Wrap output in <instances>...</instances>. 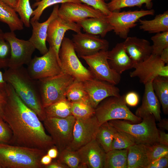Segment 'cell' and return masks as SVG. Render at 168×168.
Listing matches in <instances>:
<instances>
[{
    "mask_svg": "<svg viewBox=\"0 0 168 168\" xmlns=\"http://www.w3.org/2000/svg\"><path fill=\"white\" fill-rule=\"evenodd\" d=\"M7 96L2 118L12 133L11 144L47 151L54 146L36 114L20 99L7 83Z\"/></svg>",
    "mask_w": 168,
    "mask_h": 168,
    "instance_id": "cell-1",
    "label": "cell"
},
{
    "mask_svg": "<svg viewBox=\"0 0 168 168\" xmlns=\"http://www.w3.org/2000/svg\"><path fill=\"white\" fill-rule=\"evenodd\" d=\"M3 74L6 82L12 86L23 102L43 121L46 116L41 100L37 80L30 77L23 66L16 68H8Z\"/></svg>",
    "mask_w": 168,
    "mask_h": 168,
    "instance_id": "cell-2",
    "label": "cell"
},
{
    "mask_svg": "<svg viewBox=\"0 0 168 168\" xmlns=\"http://www.w3.org/2000/svg\"><path fill=\"white\" fill-rule=\"evenodd\" d=\"M47 151L9 144L0 143L2 168H43L42 157Z\"/></svg>",
    "mask_w": 168,
    "mask_h": 168,
    "instance_id": "cell-3",
    "label": "cell"
},
{
    "mask_svg": "<svg viewBox=\"0 0 168 168\" xmlns=\"http://www.w3.org/2000/svg\"><path fill=\"white\" fill-rule=\"evenodd\" d=\"M153 115L142 119V121L136 124L120 119L108 121L116 130L124 132L129 135L136 144L151 145L159 142V132Z\"/></svg>",
    "mask_w": 168,
    "mask_h": 168,
    "instance_id": "cell-4",
    "label": "cell"
},
{
    "mask_svg": "<svg viewBox=\"0 0 168 168\" xmlns=\"http://www.w3.org/2000/svg\"><path fill=\"white\" fill-rule=\"evenodd\" d=\"M95 115L100 125L115 119H124L133 124L139 123L142 120L127 107L124 95L109 97L104 100L95 109Z\"/></svg>",
    "mask_w": 168,
    "mask_h": 168,
    "instance_id": "cell-5",
    "label": "cell"
},
{
    "mask_svg": "<svg viewBox=\"0 0 168 168\" xmlns=\"http://www.w3.org/2000/svg\"><path fill=\"white\" fill-rule=\"evenodd\" d=\"M75 80L72 77L63 72L37 80L43 107L66 98L67 90Z\"/></svg>",
    "mask_w": 168,
    "mask_h": 168,
    "instance_id": "cell-6",
    "label": "cell"
},
{
    "mask_svg": "<svg viewBox=\"0 0 168 168\" xmlns=\"http://www.w3.org/2000/svg\"><path fill=\"white\" fill-rule=\"evenodd\" d=\"M58 56L62 72L82 82L95 78L91 71L81 63L77 55L72 40L68 38H63Z\"/></svg>",
    "mask_w": 168,
    "mask_h": 168,
    "instance_id": "cell-7",
    "label": "cell"
},
{
    "mask_svg": "<svg viewBox=\"0 0 168 168\" xmlns=\"http://www.w3.org/2000/svg\"><path fill=\"white\" fill-rule=\"evenodd\" d=\"M76 119L71 115L64 118L46 117L43 121L45 129L59 152L66 149L71 143Z\"/></svg>",
    "mask_w": 168,
    "mask_h": 168,
    "instance_id": "cell-8",
    "label": "cell"
},
{
    "mask_svg": "<svg viewBox=\"0 0 168 168\" xmlns=\"http://www.w3.org/2000/svg\"><path fill=\"white\" fill-rule=\"evenodd\" d=\"M153 9L140 10L111 12L106 16V21L113 26L115 34L123 39L128 37L130 29L137 25L136 22L142 17L153 15Z\"/></svg>",
    "mask_w": 168,
    "mask_h": 168,
    "instance_id": "cell-9",
    "label": "cell"
},
{
    "mask_svg": "<svg viewBox=\"0 0 168 168\" xmlns=\"http://www.w3.org/2000/svg\"><path fill=\"white\" fill-rule=\"evenodd\" d=\"M26 69L30 77L36 80L57 75L62 72L56 53L50 47H49L48 51L42 56H35L32 58Z\"/></svg>",
    "mask_w": 168,
    "mask_h": 168,
    "instance_id": "cell-10",
    "label": "cell"
},
{
    "mask_svg": "<svg viewBox=\"0 0 168 168\" xmlns=\"http://www.w3.org/2000/svg\"><path fill=\"white\" fill-rule=\"evenodd\" d=\"M5 39L9 43L11 47V56L8 68H16L28 65L32 59L35 48L29 40L17 38L14 32L3 33Z\"/></svg>",
    "mask_w": 168,
    "mask_h": 168,
    "instance_id": "cell-11",
    "label": "cell"
},
{
    "mask_svg": "<svg viewBox=\"0 0 168 168\" xmlns=\"http://www.w3.org/2000/svg\"><path fill=\"white\" fill-rule=\"evenodd\" d=\"M133 68L134 70L130 73V77H138L144 85L158 76L168 77V64L165 65L160 56L152 54L143 61L134 64Z\"/></svg>",
    "mask_w": 168,
    "mask_h": 168,
    "instance_id": "cell-12",
    "label": "cell"
},
{
    "mask_svg": "<svg viewBox=\"0 0 168 168\" xmlns=\"http://www.w3.org/2000/svg\"><path fill=\"white\" fill-rule=\"evenodd\" d=\"M100 124L95 115L85 119H76L74 126L72 139L66 148L76 151L93 139Z\"/></svg>",
    "mask_w": 168,
    "mask_h": 168,
    "instance_id": "cell-13",
    "label": "cell"
},
{
    "mask_svg": "<svg viewBox=\"0 0 168 168\" xmlns=\"http://www.w3.org/2000/svg\"><path fill=\"white\" fill-rule=\"evenodd\" d=\"M107 51L101 50L91 55L81 58L86 61L95 77L114 85L118 84L121 75L110 67L107 59Z\"/></svg>",
    "mask_w": 168,
    "mask_h": 168,
    "instance_id": "cell-14",
    "label": "cell"
},
{
    "mask_svg": "<svg viewBox=\"0 0 168 168\" xmlns=\"http://www.w3.org/2000/svg\"><path fill=\"white\" fill-rule=\"evenodd\" d=\"M81 28L77 23L58 16L50 23L48 29L46 41L49 47L55 51L59 61V51L65 33L72 30L78 33L81 32Z\"/></svg>",
    "mask_w": 168,
    "mask_h": 168,
    "instance_id": "cell-15",
    "label": "cell"
},
{
    "mask_svg": "<svg viewBox=\"0 0 168 168\" xmlns=\"http://www.w3.org/2000/svg\"><path fill=\"white\" fill-rule=\"evenodd\" d=\"M82 83L88 94L90 103L95 109L106 98L120 96L119 89L108 82L94 78Z\"/></svg>",
    "mask_w": 168,
    "mask_h": 168,
    "instance_id": "cell-16",
    "label": "cell"
},
{
    "mask_svg": "<svg viewBox=\"0 0 168 168\" xmlns=\"http://www.w3.org/2000/svg\"><path fill=\"white\" fill-rule=\"evenodd\" d=\"M72 40L79 58L91 55L101 50L107 51L109 47L106 40L81 32L72 35Z\"/></svg>",
    "mask_w": 168,
    "mask_h": 168,
    "instance_id": "cell-17",
    "label": "cell"
},
{
    "mask_svg": "<svg viewBox=\"0 0 168 168\" xmlns=\"http://www.w3.org/2000/svg\"><path fill=\"white\" fill-rule=\"evenodd\" d=\"M58 16L77 23L88 18H105L106 16L85 4L69 2L62 3L58 8Z\"/></svg>",
    "mask_w": 168,
    "mask_h": 168,
    "instance_id": "cell-18",
    "label": "cell"
},
{
    "mask_svg": "<svg viewBox=\"0 0 168 168\" xmlns=\"http://www.w3.org/2000/svg\"><path fill=\"white\" fill-rule=\"evenodd\" d=\"M83 168H103L106 153L96 139L76 151Z\"/></svg>",
    "mask_w": 168,
    "mask_h": 168,
    "instance_id": "cell-19",
    "label": "cell"
},
{
    "mask_svg": "<svg viewBox=\"0 0 168 168\" xmlns=\"http://www.w3.org/2000/svg\"><path fill=\"white\" fill-rule=\"evenodd\" d=\"M59 8L58 5L56 4L49 17L43 22L40 23L38 21H30L32 32L28 40L42 55L48 51L46 45L48 29L50 23L58 16Z\"/></svg>",
    "mask_w": 168,
    "mask_h": 168,
    "instance_id": "cell-20",
    "label": "cell"
},
{
    "mask_svg": "<svg viewBox=\"0 0 168 168\" xmlns=\"http://www.w3.org/2000/svg\"><path fill=\"white\" fill-rule=\"evenodd\" d=\"M152 81L144 84L142 104L137 109L135 114L142 119L148 115H153L156 120L159 121L161 119L160 104L153 90Z\"/></svg>",
    "mask_w": 168,
    "mask_h": 168,
    "instance_id": "cell-21",
    "label": "cell"
},
{
    "mask_svg": "<svg viewBox=\"0 0 168 168\" xmlns=\"http://www.w3.org/2000/svg\"><path fill=\"white\" fill-rule=\"evenodd\" d=\"M123 43L134 64L143 61L152 54V46L146 39L136 36L128 37Z\"/></svg>",
    "mask_w": 168,
    "mask_h": 168,
    "instance_id": "cell-22",
    "label": "cell"
},
{
    "mask_svg": "<svg viewBox=\"0 0 168 168\" xmlns=\"http://www.w3.org/2000/svg\"><path fill=\"white\" fill-rule=\"evenodd\" d=\"M107 59L111 68L120 75L124 71L133 68L134 65L123 42L117 43L111 50L107 51Z\"/></svg>",
    "mask_w": 168,
    "mask_h": 168,
    "instance_id": "cell-23",
    "label": "cell"
},
{
    "mask_svg": "<svg viewBox=\"0 0 168 168\" xmlns=\"http://www.w3.org/2000/svg\"><path fill=\"white\" fill-rule=\"evenodd\" d=\"M127 149V168H147L151 162L147 145L136 144Z\"/></svg>",
    "mask_w": 168,
    "mask_h": 168,
    "instance_id": "cell-24",
    "label": "cell"
},
{
    "mask_svg": "<svg viewBox=\"0 0 168 168\" xmlns=\"http://www.w3.org/2000/svg\"><path fill=\"white\" fill-rule=\"evenodd\" d=\"M76 23L86 33L95 36L99 35L102 37H105L108 33L113 30V26L106 21L105 17L88 18Z\"/></svg>",
    "mask_w": 168,
    "mask_h": 168,
    "instance_id": "cell-25",
    "label": "cell"
},
{
    "mask_svg": "<svg viewBox=\"0 0 168 168\" xmlns=\"http://www.w3.org/2000/svg\"><path fill=\"white\" fill-rule=\"evenodd\" d=\"M138 21L140 23L139 29L149 33H157L168 31V11L156 15L152 20L140 19Z\"/></svg>",
    "mask_w": 168,
    "mask_h": 168,
    "instance_id": "cell-26",
    "label": "cell"
},
{
    "mask_svg": "<svg viewBox=\"0 0 168 168\" xmlns=\"http://www.w3.org/2000/svg\"><path fill=\"white\" fill-rule=\"evenodd\" d=\"M0 21L7 25L11 31L23 29V24L14 9L0 0Z\"/></svg>",
    "mask_w": 168,
    "mask_h": 168,
    "instance_id": "cell-27",
    "label": "cell"
},
{
    "mask_svg": "<svg viewBox=\"0 0 168 168\" xmlns=\"http://www.w3.org/2000/svg\"><path fill=\"white\" fill-rule=\"evenodd\" d=\"M116 131L108 122L100 125L96 140L105 153L111 150L112 141Z\"/></svg>",
    "mask_w": 168,
    "mask_h": 168,
    "instance_id": "cell-28",
    "label": "cell"
},
{
    "mask_svg": "<svg viewBox=\"0 0 168 168\" xmlns=\"http://www.w3.org/2000/svg\"><path fill=\"white\" fill-rule=\"evenodd\" d=\"M154 91L161 103L164 113H168V77L158 76L152 81Z\"/></svg>",
    "mask_w": 168,
    "mask_h": 168,
    "instance_id": "cell-29",
    "label": "cell"
},
{
    "mask_svg": "<svg viewBox=\"0 0 168 168\" xmlns=\"http://www.w3.org/2000/svg\"><path fill=\"white\" fill-rule=\"evenodd\" d=\"M127 149H113L106 153L104 168H127Z\"/></svg>",
    "mask_w": 168,
    "mask_h": 168,
    "instance_id": "cell-30",
    "label": "cell"
},
{
    "mask_svg": "<svg viewBox=\"0 0 168 168\" xmlns=\"http://www.w3.org/2000/svg\"><path fill=\"white\" fill-rule=\"evenodd\" d=\"M46 118H64L72 115L71 102L65 98L44 108Z\"/></svg>",
    "mask_w": 168,
    "mask_h": 168,
    "instance_id": "cell-31",
    "label": "cell"
},
{
    "mask_svg": "<svg viewBox=\"0 0 168 168\" xmlns=\"http://www.w3.org/2000/svg\"><path fill=\"white\" fill-rule=\"evenodd\" d=\"M66 98L71 102H83L90 103L88 94L82 82L76 80L68 89Z\"/></svg>",
    "mask_w": 168,
    "mask_h": 168,
    "instance_id": "cell-32",
    "label": "cell"
},
{
    "mask_svg": "<svg viewBox=\"0 0 168 168\" xmlns=\"http://www.w3.org/2000/svg\"><path fill=\"white\" fill-rule=\"evenodd\" d=\"M154 0H111L107 3L109 10L118 11L121 8L133 7H141L144 4L148 9H152Z\"/></svg>",
    "mask_w": 168,
    "mask_h": 168,
    "instance_id": "cell-33",
    "label": "cell"
},
{
    "mask_svg": "<svg viewBox=\"0 0 168 168\" xmlns=\"http://www.w3.org/2000/svg\"><path fill=\"white\" fill-rule=\"evenodd\" d=\"M57 161L70 168H83L76 151L65 149L59 152Z\"/></svg>",
    "mask_w": 168,
    "mask_h": 168,
    "instance_id": "cell-34",
    "label": "cell"
},
{
    "mask_svg": "<svg viewBox=\"0 0 168 168\" xmlns=\"http://www.w3.org/2000/svg\"><path fill=\"white\" fill-rule=\"evenodd\" d=\"M69 2L82 3L78 0H41L36 2L32 6L33 8H36L33 11L30 21H39L44 11L48 7L60 3Z\"/></svg>",
    "mask_w": 168,
    "mask_h": 168,
    "instance_id": "cell-35",
    "label": "cell"
},
{
    "mask_svg": "<svg viewBox=\"0 0 168 168\" xmlns=\"http://www.w3.org/2000/svg\"><path fill=\"white\" fill-rule=\"evenodd\" d=\"M71 112L76 119H85L94 115L95 109L89 103L71 102Z\"/></svg>",
    "mask_w": 168,
    "mask_h": 168,
    "instance_id": "cell-36",
    "label": "cell"
},
{
    "mask_svg": "<svg viewBox=\"0 0 168 168\" xmlns=\"http://www.w3.org/2000/svg\"><path fill=\"white\" fill-rule=\"evenodd\" d=\"M18 13L23 25L27 27L30 26V19L33 11L29 0H17L16 8L14 9Z\"/></svg>",
    "mask_w": 168,
    "mask_h": 168,
    "instance_id": "cell-37",
    "label": "cell"
},
{
    "mask_svg": "<svg viewBox=\"0 0 168 168\" xmlns=\"http://www.w3.org/2000/svg\"><path fill=\"white\" fill-rule=\"evenodd\" d=\"M136 144L135 141L129 135L117 130L112 141L111 150L127 149Z\"/></svg>",
    "mask_w": 168,
    "mask_h": 168,
    "instance_id": "cell-38",
    "label": "cell"
},
{
    "mask_svg": "<svg viewBox=\"0 0 168 168\" xmlns=\"http://www.w3.org/2000/svg\"><path fill=\"white\" fill-rule=\"evenodd\" d=\"M152 54L160 56L163 50L168 47V31L156 33L152 36Z\"/></svg>",
    "mask_w": 168,
    "mask_h": 168,
    "instance_id": "cell-39",
    "label": "cell"
},
{
    "mask_svg": "<svg viewBox=\"0 0 168 168\" xmlns=\"http://www.w3.org/2000/svg\"><path fill=\"white\" fill-rule=\"evenodd\" d=\"M2 31L0 32V68H8L11 56V47L4 38Z\"/></svg>",
    "mask_w": 168,
    "mask_h": 168,
    "instance_id": "cell-40",
    "label": "cell"
},
{
    "mask_svg": "<svg viewBox=\"0 0 168 168\" xmlns=\"http://www.w3.org/2000/svg\"><path fill=\"white\" fill-rule=\"evenodd\" d=\"M147 151L150 162L168 154V146L159 142L151 145H147Z\"/></svg>",
    "mask_w": 168,
    "mask_h": 168,
    "instance_id": "cell-41",
    "label": "cell"
},
{
    "mask_svg": "<svg viewBox=\"0 0 168 168\" xmlns=\"http://www.w3.org/2000/svg\"><path fill=\"white\" fill-rule=\"evenodd\" d=\"M12 133L8 124L0 118V143L12 144Z\"/></svg>",
    "mask_w": 168,
    "mask_h": 168,
    "instance_id": "cell-42",
    "label": "cell"
},
{
    "mask_svg": "<svg viewBox=\"0 0 168 168\" xmlns=\"http://www.w3.org/2000/svg\"><path fill=\"white\" fill-rule=\"evenodd\" d=\"M82 2L99 10L106 16L109 14L110 12L108 9L107 3L104 0H78Z\"/></svg>",
    "mask_w": 168,
    "mask_h": 168,
    "instance_id": "cell-43",
    "label": "cell"
},
{
    "mask_svg": "<svg viewBox=\"0 0 168 168\" xmlns=\"http://www.w3.org/2000/svg\"><path fill=\"white\" fill-rule=\"evenodd\" d=\"M168 167V154L151 162L147 168H166Z\"/></svg>",
    "mask_w": 168,
    "mask_h": 168,
    "instance_id": "cell-44",
    "label": "cell"
},
{
    "mask_svg": "<svg viewBox=\"0 0 168 168\" xmlns=\"http://www.w3.org/2000/svg\"><path fill=\"white\" fill-rule=\"evenodd\" d=\"M124 100L127 105L131 107H135L139 102V96L135 92L130 91L124 95Z\"/></svg>",
    "mask_w": 168,
    "mask_h": 168,
    "instance_id": "cell-45",
    "label": "cell"
},
{
    "mask_svg": "<svg viewBox=\"0 0 168 168\" xmlns=\"http://www.w3.org/2000/svg\"><path fill=\"white\" fill-rule=\"evenodd\" d=\"M7 96L6 87L5 89L0 90V118H2L4 109L7 101Z\"/></svg>",
    "mask_w": 168,
    "mask_h": 168,
    "instance_id": "cell-46",
    "label": "cell"
},
{
    "mask_svg": "<svg viewBox=\"0 0 168 168\" xmlns=\"http://www.w3.org/2000/svg\"><path fill=\"white\" fill-rule=\"evenodd\" d=\"M159 142L162 144L168 146V134L161 130H159Z\"/></svg>",
    "mask_w": 168,
    "mask_h": 168,
    "instance_id": "cell-47",
    "label": "cell"
},
{
    "mask_svg": "<svg viewBox=\"0 0 168 168\" xmlns=\"http://www.w3.org/2000/svg\"><path fill=\"white\" fill-rule=\"evenodd\" d=\"M58 149L55 146H54L47 150V154L52 159H55L58 157Z\"/></svg>",
    "mask_w": 168,
    "mask_h": 168,
    "instance_id": "cell-48",
    "label": "cell"
},
{
    "mask_svg": "<svg viewBox=\"0 0 168 168\" xmlns=\"http://www.w3.org/2000/svg\"><path fill=\"white\" fill-rule=\"evenodd\" d=\"M44 168H68L66 165L59 163L57 161L56 162H51L48 165L44 166Z\"/></svg>",
    "mask_w": 168,
    "mask_h": 168,
    "instance_id": "cell-49",
    "label": "cell"
},
{
    "mask_svg": "<svg viewBox=\"0 0 168 168\" xmlns=\"http://www.w3.org/2000/svg\"><path fill=\"white\" fill-rule=\"evenodd\" d=\"M160 59L165 64H168V47L164 49L160 56Z\"/></svg>",
    "mask_w": 168,
    "mask_h": 168,
    "instance_id": "cell-50",
    "label": "cell"
},
{
    "mask_svg": "<svg viewBox=\"0 0 168 168\" xmlns=\"http://www.w3.org/2000/svg\"><path fill=\"white\" fill-rule=\"evenodd\" d=\"M157 124L158 126L161 129L164 130H168V119L165 118L159 121Z\"/></svg>",
    "mask_w": 168,
    "mask_h": 168,
    "instance_id": "cell-51",
    "label": "cell"
},
{
    "mask_svg": "<svg viewBox=\"0 0 168 168\" xmlns=\"http://www.w3.org/2000/svg\"><path fill=\"white\" fill-rule=\"evenodd\" d=\"M52 159L47 154L43 155L40 159L41 164L44 166L49 165L52 162Z\"/></svg>",
    "mask_w": 168,
    "mask_h": 168,
    "instance_id": "cell-52",
    "label": "cell"
},
{
    "mask_svg": "<svg viewBox=\"0 0 168 168\" xmlns=\"http://www.w3.org/2000/svg\"><path fill=\"white\" fill-rule=\"evenodd\" d=\"M7 83L5 80L2 72L0 70V90L6 88Z\"/></svg>",
    "mask_w": 168,
    "mask_h": 168,
    "instance_id": "cell-53",
    "label": "cell"
},
{
    "mask_svg": "<svg viewBox=\"0 0 168 168\" xmlns=\"http://www.w3.org/2000/svg\"><path fill=\"white\" fill-rule=\"evenodd\" d=\"M9 6L15 9L17 5V0H1Z\"/></svg>",
    "mask_w": 168,
    "mask_h": 168,
    "instance_id": "cell-54",
    "label": "cell"
},
{
    "mask_svg": "<svg viewBox=\"0 0 168 168\" xmlns=\"http://www.w3.org/2000/svg\"><path fill=\"white\" fill-rule=\"evenodd\" d=\"M40 0H35L36 2H39L40 1Z\"/></svg>",
    "mask_w": 168,
    "mask_h": 168,
    "instance_id": "cell-55",
    "label": "cell"
},
{
    "mask_svg": "<svg viewBox=\"0 0 168 168\" xmlns=\"http://www.w3.org/2000/svg\"><path fill=\"white\" fill-rule=\"evenodd\" d=\"M104 1H108V0H104Z\"/></svg>",
    "mask_w": 168,
    "mask_h": 168,
    "instance_id": "cell-56",
    "label": "cell"
},
{
    "mask_svg": "<svg viewBox=\"0 0 168 168\" xmlns=\"http://www.w3.org/2000/svg\"><path fill=\"white\" fill-rule=\"evenodd\" d=\"M2 31V30L0 29V32Z\"/></svg>",
    "mask_w": 168,
    "mask_h": 168,
    "instance_id": "cell-57",
    "label": "cell"
},
{
    "mask_svg": "<svg viewBox=\"0 0 168 168\" xmlns=\"http://www.w3.org/2000/svg\"><path fill=\"white\" fill-rule=\"evenodd\" d=\"M0 168H2L0 166Z\"/></svg>",
    "mask_w": 168,
    "mask_h": 168,
    "instance_id": "cell-58",
    "label": "cell"
}]
</instances>
